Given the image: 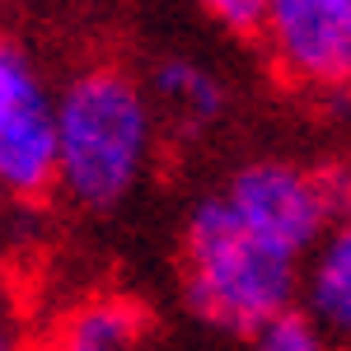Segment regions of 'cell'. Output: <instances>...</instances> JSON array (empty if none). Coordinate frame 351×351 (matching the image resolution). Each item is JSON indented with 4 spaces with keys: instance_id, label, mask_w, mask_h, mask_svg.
Returning <instances> with one entry per match:
<instances>
[{
    "instance_id": "obj_1",
    "label": "cell",
    "mask_w": 351,
    "mask_h": 351,
    "mask_svg": "<svg viewBox=\"0 0 351 351\" xmlns=\"http://www.w3.org/2000/svg\"><path fill=\"white\" fill-rule=\"evenodd\" d=\"M56 183L71 202L108 211L127 202L155 155V104L117 66H89L52 99Z\"/></svg>"
},
{
    "instance_id": "obj_2",
    "label": "cell",
    "mask_w": 351,
    "mask_h": 351,
    "mask_svg": "<svg viewBox=\"0 0 351 351\" xmlns=\"http://www.w3.org/2000/svg\"><path fill=\"white\" fill-rule=\"evenodd\" d=\"M188 304L225 332H258L276 314L295 309L300 263L243 234L220 197H206L183 234Z\"/></svg>"
},
{
    "instance_id": "obj_3",
    "label": "cell",
    "mask_w": 351,
    "mask_h": 351,
    "mask_svg": "<svg viewBox=\"0 0 351 351\" xmlns=\"http://www.w3.org/2000/svg\"><path fill=\"white\" fill-rule=\"evenodd\" d=\"M220 202H225V211L234 216V225L243 234L263 239L267 248L295 258V263L332 225L314 169H300V164H286V160L243 164L230 178V188L220 192Z\"/></svg>"
},
{
    "instance_id": "obj_4",
    "label": "cell",
    "mask_w": 351,
    "mask_h": 351,
    "mask_svg": "<svg viewBox=\"0 0 351 351\" xmlns=\"http://www.w3.org/2000/svg\"><path fill=\"white\" fill-rule=\"evenodd\" d=\"M258 38L300 89H351V0H267Z\"/></svg>"
},
{
    "instance_id": "obj_5",
    "label": "cell",
    "mask_w": 351,
    "mask_h": 351,
    "mask_svg": "<svg viewBox=\"0 0 351 351\" xmlns=\"http://www.w3.org/2000/svg\"><path fill=\"white\" fill-rule=\"evenodd\" d=\"M56 188V122L52 99L38 94L0 127V192L33 202Z\"/></svg>"
},
{
    "instance_id": "obj_6",
    "label": "cell",
    "mask_w": 351,
    "mask_h": 351,
    "mask_svg": "<svg viewBox=\"0 0 351 351\" xmlns=\"http://www.w3.org/2000/svg\"><path fill=\"white\" fill-rule=\"evenodd\" d=\"M304 258H309V267L300 271L304 314L324 328L328 337L351 342V216L328 225L324 239Z\"/></svg>"
},
{
    "instance_id": "obj_7",
    "label": "cell",
    "mask_w": 351,
    "mask_h": 351,
    "mask_svg": "<svg viewBox=\"0 0 351 351\" xmlns=\"http://www.w3.org/2000/svg\"><path fill=\"white\" fill-rule=\"evenodd\" d=\"M145 314L122 295L84 300L56 328V351H141Z\"/></svg>"
},
{
    "instance_id": "obj_8",
    "label": "cell",
    "mask_w": 351,
    "mask_h": 351,
    "mask_svg": "<svg viewBox=\"0 0 351 351\" xmlns=\"http://www.w3.org/2000/svg\"><path fill=\"white\" fill-rule=\"evenodd\" d=\"M145 94H150V104H164L188 127H206L225 112V84L192 56H164Z\"/></svg>"
},
{
    "instance_id": "obj_9",
    "label": "cell",
    "mask_w": 351,
    "mask_h": 351,
    "mask_svg": "<svg viewBox=\"0 0 351 351\" xmlns=\"http://www.w3.org/2000/svg\"><path fill=\"white\" fill-rule=\"evenodd\" d=\"M253 351H332V337L309 314L286 309V314H276L271 324H263L253 332Z\"/></svg>"
},
{
    "instance_id": "obj_10",
    "label": "cell",
    "mask_w": 351,
    "mask_h": 351,
    "mask_svg": "<svg viewBox=\"0 0 351 351\" xmlns=\"http://www.w3.org/2000/svg\"><path fill=\"white\" fill-rule=\"evenodd\" d=\"M38 94H47V89H43V80H38L33 61H28L14 43L0 38V127L24 108L28 99H38Z\"/></svg>"
},
{
    "instance_id": "obj_11",
    "label": "cell",
    "mask_w": 351,
    "mask_h": 351,
    "mask_svg": "<svg viewBox=\"0 0 351 351\" xmlns=\"http://www.w3.org/2000/svg\"><path fill=\"white\" fill-rule=\"evenodd\" d=\"M220 28H230V33H239V38H258V28H263V10H267V0H197Z\"/></svg>"
},
{
    "instance_id": "obj_12",
    "label": "cell",
    "mask_w": 351,
    "mask_h": 351,
    "mask_svg": "<svg viewBox=\"0 0 351 351\" xmlns=\"http://www.w3.org/2000/svg\"><path fill=\"white\" fill-rule=\"evenodd\" d=\"M319 178V192H324V206L332 225L351 216V164H328V169H314Z\"/></svg>"
},
{
    "instance_id": "obj_13",
    "label": "cell",
    "mask_w": 351,
    "mask_h": 351,
    "mask_svg": "<svg viewBox=\"0 0 351 351\" xmlns=\"http://www.w3.org/2000/svg\"><path fill=\"white\" fill-rule=\"evenodd\" d=\"M0 351H14V332H10V319L0 314Z\"/></svg>"
}]
</instances>
